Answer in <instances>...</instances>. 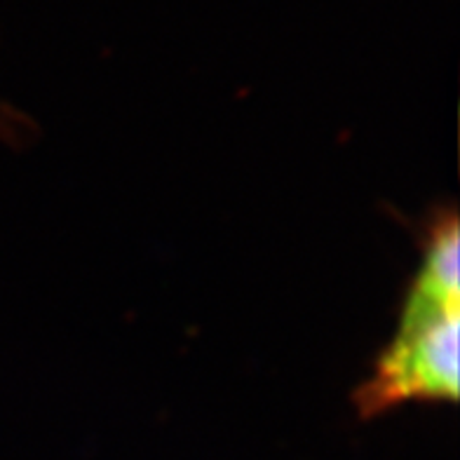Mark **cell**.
I'll use <instances>...</instances> for the list:
<instances>
[{
    "label": "cell",
    "mask_w": 460,
    "mask_h": 460,
    "mask_svg": "<svg viewBox=\"0 0 460 460\" xmlns=\"http://www.w3.org/2000/svg\"><path fill=\"white\" fill-rule=\"evenodd\" d=\"M460 385V303L409 289L397 333L362 383L364 418L406 402H456Z\"/></svg>",
    "instance_id": "cell-1"
}]
</instances>
